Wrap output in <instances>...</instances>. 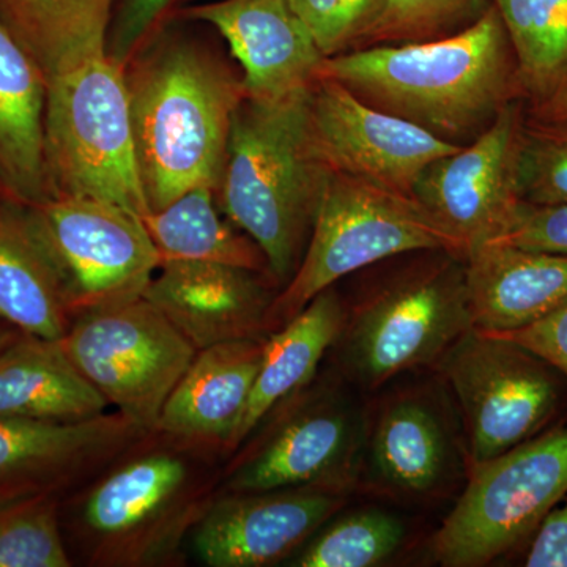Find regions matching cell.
I'll return each mask as SVG.
<instances>
[{
    "label": "cell",
    "instance_id": "obj_25",
    "mask_svg": "<svg viewBox=\"0 0 567 567\" xmlns=\"http://www.w3.org/2000/svg\"><path fill=\"white\" fill-rule=\"evenodd\" d=\"M371 466L375 480L395 494L427 495L442 486L451 440L427 399L402 395L382 410L371 435Z\"/></svg>",
    "mask_w": 567,
    "mask_h": 567
},
{
    "label": "cell",
    "instance_id": "obj_28",
    "mask_svg": "<svg viewBox=\"0 0 567 567\" xmlns=\"http://www.w3.org/2000/svg\"><path fill=\"white\" fill-rule=\"evenodd\" d=\"M516 58L529 106L567 91V0H492Z\"/></svg>",
    "mask_w": 567,
    "mask_h": 567
},
{
    "label": "cell",
    "instance_id": "obj_2",
    "mask_svg": "<svg viewBox=\"0 0 567 567\" xmlns=\"http://www.w3.org/2000/svg\"><path fill=\"white\" fill-rule=\"evenodd\" d=\"M319 78L454 144L476 137L505 104L522 100L516 58L492 3L472 24L440 39L324 58Z\"/></svg>",
    "mask_w": 567,
    "mask_h": 567
},
{
    "label": "cell",
    "instance_id": "obj_19",
    "mask_svg": "<svg viewBox=\"0 0 567 567\" xmlns=\"http://www.w3.org/2000/svg\"><path fill=\"white\" fill-rule=\"evenodd\" d=\"M267 338L240 339L197 350L163 406L156 434L212 453L233 451Z\"/></svg>",
    "mask_w": 567,
    "mask_h": 567
},
{
    "label": "cell",
    "instance_id": "obj_17",
    "mask_svg": "<svg viewBox=\"0 0 567 567\" xmlns=\"http://www.w3.org/2000/svg\"><path fill=\"white\" fill-rule=\"evenodd\" d=\"M278 286L268 275L200 260H164L142 297L203 350L267 338Z\"/></svg>",
    "mask_w": 567,
    "mask_h": 567
},
{
    "label": "cell",
    "instance_id": "obj_13",
    "mask_svg": "<svg viewBox=\"0 0 567 567\" xmlns=\"http://www.w3.org/2000/svg\"><path fill=\"white\" fill-rule=\"evenodd\" d=\"M308 118L317 155L330 173L363 178L406 196L415 197L416 183L432 163L464 145L377 110L328 78H319L309 92Z\"/></svg>",
    "mask_w": 567,
    "mask_h": 567
},
{
    "label": "cell",
    "instance_id": "obj_39",
    "mask_svg": "<svg viewBox=\"0 0 567 567\" xmlns=\"http://www.w3.org/2000/svg\"><path fill=\"white\" fill-rule=\"evenodd\" d=\"M20 334V331L14 330L10 324H0V350L6 349V347L11 344Z\"/></svg>",
    "mask_w": 567,
    "mask_h": 567
},
{
    "label": "cell",
    "instance_id": "obj_6",
    "mask_svg": "<svg viewBox=\"0 0 567 567\" xmlns=\"http://www.w3.org/2000/svg\"><path fill=\"white\" fill-rule=\"evenodd\" d=\"M421 251L465 257L461 241L416 197L331 173L300 267L271 305L268 331L275 333L344 276Z\"/></svg>",
    "mask_w": 567,
    "mask_h": 567
},
{
    "label": "cell",
    "instance_id": "obj_23",
    "mask_svg": "<svg viewBox=\"0 0 567 567\" xmlns=\"http://www.w3.org/2000/svg\"><path fill=\"white\" fill-rule=\"evenodd\" d=\"M107 409L106 399L71 363L61 341L21 333L0 350V416L78 423Z\"/></svg>",
    "mask_w": 567,
    "mask_h": 567
},
{
    "label": "cell",
    "instance_id": "obj_35",
    "mask_svg": "<svg viewBox=\"0 0 567 567\" xmlns=\"http://www.w3.org/2000/svg\"><path fill=\"white\" fill-rule=\"evenodd\" d=\"M494 241L535 251L567 254V204L535 205L524 200L509 229Z\"/></svg>",
    "mask_w": 567,
    "mask_h": 567
},
{
    "label": "cell",
    "instance_id": "obj_15",
    "mask_svg": "<svg viewBox=\"0 0 567 567\" xmlns=\"http://www.w3.org/2000/svg\"><path fill=\"white\" fill-rule=\"evenodd\" d=\"M344 505L339 488L298 487L216 495L192 533L208 567H262L281 561Z\"/></svg>",
    "mask_w": 567,
    "mask_h": 567
},
{
    "label": "cell",
    "instance_id": "obj_36",
    "mask_svg": "<svg viewBox=\"0 0 567 567\" xmlns=\"http://www.w3.org/2000/svg\"><path fill=\"white\" fill-rule=\"evenodd\" d=\"M491 336L524 347L547 361L567 380V303L520 330Z\"/></svg>",
    "mask_w": 567,
    "mask_h": 567
},
{
    "label": "cell",
    "instance_id": "obj_29",
    "mask_svg": "<svg viewBox=\"0 0 567 567\" xmlns=\"http://www.w3.org/2000/svg\"><path fill=\"white\" fill-rule=\"evenodd\" d=\"M59 496L51 492L0 494V567H69Z\"/></svg>",
    "mask_w": 567,
    "mask_h": 567
},
{
    "label": "cell",
    "instance_id": "obj_9",
    "mask_svg": "<svg viewBox=\"0 0 567 567\" xmlns=\"http://www.w3.org/2000/svg\"><path fill=\"white\" fill-rule=\"evenodd\" d=\"M61 344L107 404L148 434L197 353L144 297L74 317Z\"/></svg>",
    "mask_w": 567,
    "mask_h": 567
},
{
    "label": "cell",
    "instance_id": "obj_1",
    "mask_svg": "<svg viewBox=\"0 0 567 567\" xmlns=\"http://www.w3.org/2000/svg\"><path fill=\"white\" fill-rule=\"evenodd\" d=\"M137 164L151 213L219 182L244 81L174 20L123 66Z\"/></svg>",
    "mask_w": 567,
    "mask_h": 567
},
{
    "label": "cell",
    "instance_id": "obj_26",
    "mask_svg": "<svg viewBox=\"0 0 567 567\" xmlns=\"http://www.w3.org/2000/svg\"><path fill=\"white\" fill-rule=\"evenodd\" d=\"M115 0H0V24L48 80L106 54Z\"/></svg>",
    "mask_w": 567,
    "mask_h": 567
},
{
    "label": "cell",
    "instance_id": "obj_20",
    "mask_svg": "<svg viewBox=\"0 0 567 567\" xmlns=\"http://www.w3.org/2000/svg\"><path fill=\"white\" fill-rule=\"evenodd\" d=\"M473 330H520L567 303V254L484 244L466 252Z\"/></svg>",
    "mask_w": 567,
    "mask_h": 567
},
{
    "label": "cell",
    "instance_id": "obj_32",
    "mask_svg": "<svg viewBox=\"0 0 567 567\" xmlns=\"http://www.w3.org/2000/svg\"><path fill=\"white\" fill-rule=\"evenodd\" d=\"M518 188L528 204H567V122H536L527 115Z\"/></svg>",
    "mask_w": 567,
    "mask_h": 567
},
{
    "label": "cell",
    "instance_id": "obj_27",
    "mask_svg": "<svg viewBox=\"0 0 567 567\" xmlns=\"http://www.w3.org/2000/svg\"><path fill=\"white\" fill-rule=\"evenodd\" d=\"M221 213L215 186L199 185L162 210L148 213L142 221L162 262L200 260L270 276L262 249Z\"/></svg>",
    "mask_w": 567,
    "mask_h": 567
},
{
    "label": "cell",
    "instance_id": "obj_38",
    "mask_svg": "<svg viewBox=\"0 0 567 567\" xmlns=\"http://www.w3.org/2000/svg\"><path fill=\"white\" fill-rule=\"evenodd\" d=\"M527 115L536 122L563 123L567 122V91L551 96L547 102L529 106Z\"/></svg>",
    "mask_w": 567,
    "mask_h": 567
},
{
    "label": "cell",
    "instance_id": "obj_11",
    "mask_svg": "<svg viewBox=\"0 0 567 567\" xmlns=\"http://www.w3.org/2000/svg\"><path fill=\"white\" fill-rule=\"evenodd\" d=\"M73 317L136 300L162 265L140 216L89 197L28 205Z\"/></svg>",
    "mask_w": 567,
    "mask_h": 567
},
{
    "label": "cell",
    "instance_id": "obj_37",
    "mask_svg": "<svg viewBox=\"0 0 567 567\" xmlns=\"http://www.w3.org/2000/svg\"><path fill=\"white\" fill-rule=\"evenodd\" d=\"M525 557L528 567H567V495L536 528Z\"/></svg>",
    "mask_w": 567,
    "mask_h": 567
},
{
    "label": "cell",
    "instance_id": "obj_12",
    "mask_svg": "<svg viewBox=\"0 0 567 567\" xmlns=\"http://www.w3.org/2000/svg\"><path fill=\"white\" fill-rule=\"evenodd\" d=\"M525 122L524 100L505 104L487 128L432 163L416 183V199L461 241L465 256L502 237L524 203L518 159Z\"/></svg>",
    "mask_w": 567,
    "mask_h": 567
},
{
    "label": "cell",
    "instance_id": "obj_5",
    "mask_svg": "<svg viewBox=\"0 0 567 567\" xmlns=\"http://www.w3.org/2000/svg\"><path fill=\"white\" fill-rule=\"evenodd\" d=\"M44 167L50 197H89L151 213L123 69L110 55L48 80Z\"/></svg>",
    "mask_w": 567,
    "mask_h": 567
},
{
    "label": "cell",
    "instance_id": "obj_31",
    "mask_svg": "<svg viewBox=\"0 0 567 567\" xmlns=\"http://www.w3.org/2000/svg\"><path fill=\"white\" fill-rule=\"evenodd\" d=\"M488 6L487 0H386L360 48L440 39L472 24Z\"/></svg>",
    "mask_w": 567,
    "mask_h": 567
},
{
    "label": "cell",
    "instance_id": "obj_34",
    "mask_svg": "<svg viewBox=\"0 0 567 567\" xmlns=\"http://www.w3.org/2000/svg\"><path fill=\"white\" fill-rule=\"evenodd\" d=\"M182 2L185 0H115L106 54L123 69L152 37L177 17Z\"/></svg>",
    "mask_w": 567,
    "mask_h": 567
},
{
    "label": "cell",
    "instance_id": "obj_18",
    "mask_svg": "<svg viewBox=\"0 0 567 567\" xmlns=\"http://www.w3.org/2000/svg\"><path fill=\"white\" fill-rule=\"evenodd\" d=\"M147 435L115 410L78 423L0 416V494H58L102 473Z\"/></svg>",
    "mask_w": 567,
    "mask_h": 567
},
{
    "label": "cell",
    "instance_id": "obj_10",
    "mask_svg": "<svg viewBox=\"0 0 567 567\" xmlns=\"http://www.w3.org/2000/svg\"><path fill=\"white\" fill-rule=\"evenodd\" d=\"M440 363L464 415L472 465L543 434L565 404L567 380L557 369L473 328Z\"/></svg>",
    "mask_w": 567,
    "mask_h": 567
},
{
    "label": "cell",
    "instance_id": "obj_14",
    "mask_svg": "<svg viewBox=\"0 0 567 567\" xmlns=\"http://www.w3.org/2000/svg\"><path fill=\"white\" fill-rule=\"evenodd\" d=\"M360 446V421L352 406L334 395H312L234 462L219 494L298 487L342 491Z\"/></svg>",
    "mask_w": 567,
    "mask_h": 567
},
{
    "label": "cell",
    "instance_id": "obj_40",
    "mask_svg": "<svg viewBox=\"0 0 567 567\" xmlns=\"http://www.w3.org/2000/svg\"><path fill=\"white\" fill-rule=\"evenodd\" d=\"M2 194H3V192H2V189H0V196H2Z\"/></svg>",
    "mask_w": 567,
    "mask_h": 567
},
{
    "label": "cell",
    "instance_id": "obj_30",
    "mask_svg": "<svg viewBox=\"0 0 567 567\" xmlns=\"http://www.w3.org/2000/svg\"><path fill=\"white\" fill-rule=\"evenodd\" d=\"M405 539V527L393 514L364 509L349 514L311 540L293 566L371 567L385 561Z\"/></svg>",
    "mask_w": 567,
    "mask_h": 567
},
{
    "label": "cell",
    "instance_id": "obj_4",
    "mask_svg": "<svg viewBox=\"0 0 567 567\" xmlns=\"http://www.w3.org/2000/svg\"><path fill=\"white\" fill-rule=\"evenodd\" d=\"M212 451L152 432L82 494L76 533L93 566L173 561L216 498Z\"/></svg>",
    "mask_w": 567,
    "mask_h": 567
},
{
    "label": "cell",
    "instance_id": "obj_16",
    "mask_svg": "<svg viewBox=\"0 0 567 567\" xmlns=\"http://www.w3.org/2000/svg\"><path fill=\"white\" fill-rule=\"evenodd\" d=\"M177 18L218 31L244 70L249 99L282 102L319 80L323 52L290 0H219L185 7Z\"/></svg>",
    "mask_w": 567,
    "mask_h": 567
},
{
    "label": "cell",
    "instance_id": "obj_21",
    "mask_svg": "<svg viewBox=\"0 0 567 567\" xmlns=\"http://www.w3.org/2000/svg\"><path fill=\"white\" fill-rule=\"evenodd\" d=\"M61 276L28 205L0 196V320L61 341L73 323Z\"/></svg>",
    "mask_w": 567,
    "mask_h": 567
},
{
    "label": "cell",
    "instance_id": "obj_3",
    "mask_svg": "<svg viewBox=\"0 0 567 567\" xmlns=\"http://www.w3.org/2000/svg\"><path fill=\"white\" fill-rule=\"evenodd\" d=\"M309 92L282 102L245 96L216 192L223 215L262 249L278 287L300 267L331 174L309 133Z\"/></svg>",
    "mask_w": 567,
    "mask_h": 567
},
{
    "label": "cell",
    "instance_id": "obj_24",
    "mask_svg": "<svg viewBox=\"0 0 567 567\" xmlns=\"http://www.w3.org/2000/svg\"><path fill=\"white\" fill-rule=\"evenodd\" d=\"M346 316L341 298L330 287L317 295L303 311L268 336L259 374L235 435L233 450L248 439L276 405L300 393L311 382L324 353L338 342Z\"/></svg>",
    "mask_w": 567,
    "mask_h": 567
},
{
    "label": "cell",
    "instance_id": "obj_7",
    "mask_svg": "<svg viewBox=\"0 0 567 567\" xmlns=\"http://www.w3.org/2000/svg\"><path fill=\"white\" fill-rule=\"evenodd\" d=\"M473 328L462 257L417 267L364 298L338 341L350 375L379 388L442 360Z\"/></svg>",
    "mask_w": 567,
    "mask_h": 567
},
{
    "label": "cell",
    "instance_id": "obj_22",
    "mask_svg": "<svg viewBox=\"0 0 567 567\" xmlns=\"http://www.w3.org/2000/svg\"><path fill=\"white\" fill-rule=\"evenodd\" d=\"M48 76L0 24V189L22 205L50 199L44 167Z\"/></svg>",
    "mask_w": 567,
    "mask_h": 567
},
{
    "label": "cell",
    "instance_id": "obj_8",
    "mask_svg": "<svg viewBox=\"0 0 567 567\" xmlns=\"http://www.w3.org/2000/svg\"><path fill=\"white\" fill-rule=\"evenodd\" d=\"M567 495V427L550 429L483 464L432 540L435 561L477 567L539 527Z\"/></svg>",
    "mask_w": 567,
    "mask_h": 567
},
{
    "label": "cell",
    "instance_id": "obj_33",
    "mask_svg": "<svg viewBox=\"0 0 567 567\" xmlns=\"http://www.w3.org/2000/svg\"><path fill=\"white\" fill-rule=\"evenodd\" d=\"M324 58L360 48L386 0H290Z\"/></svg>",
    "mask_w": 567,
    "mask_h": 567
}]
</instances>
